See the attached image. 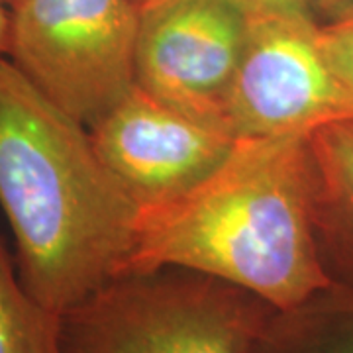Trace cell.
I'll return each mask as SVG.
<instances>
[{
	"mask_svg": "<svg viewBox=\"0 0 353 353\" xmlns=\"http://www.w3.org/2000/svg\"><path fill=\"white\" fill-rule=\"evenodd\" d=\"M8 41V6L0 2V55L6 53Z\"/></svg>",
	"mask_w": 353,
	"mask_h": 353,
	"instance_id": "5bb4252c",
	"label": "cell"
},
{
	"mask_svg": "<svg viewBox=\"0 0 353 353\" xmlns=\"http://www.w3.org/2000/svg\"><path fill=\"white\" fill-rule=\"evenodd\" d=\"M238 2H240L241 6H243V10L250 14V16L285 14V16L314 18L308 0H238Z\"/></svg>",
	"mask_w": 353,
	"mask_h": 353,
	"instance_id": "7c38bea8",
	"label": "cell"
},
{
	"mask_svg": "<svg viewBox=\"0 0 353 353\" xmlns=\"http://www.w3.org/2000/svg\"><path fill=\"white\" fill-rule=\"evenodd\" d=\"M138 2V6H143V4H148V2H152V0H136Z\"/></svg>",
	"mask_w": 353,
	"mask_h": 353,
	"instance_id": "2e32d148",
	"label": "cell"
},
{
	"mask_svg": "<svg viewBox=\"0 0 353 353\" xmlns=\"http://www.w3.org/2000/svg\"><path fill=\"white\" fill-rule=\"evenodd\" d=\"M163 267L220 279L277 310L332 287L312 226L306 134L240 139L196 189L141 206L122 275Z\"/></svg>",
	"mask_w": 353,
	"mask_h": 353,
	"instance_id": "7a4b0ae2",
	"label": "cell"
},
{
	"mask_svg": "<svg viewBox=\"0 0 353 353\" xmlns=\"http://www.w3.org/2000/svg\"><path fill=\"white\" fill-rule=\"evenodd\" d=\"M318 24H332L353 16V0H308Z\"/></svg>",
	"mask_w": 353,
	"mask_h": 353,
	"instance_id": "4fadbf2b",
	"label": "cell"
},
{
	"mask_svg": "<svg viewBox=\"0 0 353 353\" xmlns=\"http://www.w3.org/2000/svg\"><path fill=\"white\" fill-rule=\"evenodd\" d=\"M306 157L322 263L336 283L353 287V118L308 132Z\"/></svg>",
	"mask_w": 353,
	"mask_h": 353,
	"instance_id": "ba28073f",
	"label": "cell"
},
{
	"mask_svg": "<svg viewBox=\"0 0 353 353\" xmlns=\"http://www.w3.org/2000/svg\"><path fill=\"white\" fill-rule=\"evenodd\" d=\"M0 353H61L59 314L22 287L14 255L0 234Z\"/></svg>",
	"mask_w": 353,
	"mask_h": 353,
	"instance_id": "30bf717a",
	"label": "cell"
},
{
	"mask_svg": "<svg viewBox=\"0 0 353 353\" xmlns=\"http://www.w3.org/2000/svg\"><path fill=\"white\" fill-rule=\"evenodd\" d=\"M248 28L250 14L238 0H152L139 6L136 85L228 130V97Z\"/></svg>",
	"mask_w": 353,
	"mask_h": 353,
	"instance_id": "8992f818",
	"label": "cell"
},
{
	"mask_svg": "<svg viewBox=\"0 0 353 353\" xmlns=\"http://www.w3.org/2000/svg\"><path fill=\"white\" fill-rule=\"evenodd\" d=\"M250 353H353V287L334 283L273 310Z\"/></svg>",
	"mask_w": 353,
	"mask_h": 353,
	"instance_id": "9c48e42d",
	"label": "cell"
},
{
	"mask_svg": "<svg viewBox=\"0 0 353 353\" xmlns=\"http://www.w3.org/2000/svg\"><path fill=\"white\" fill-rule=\"evenodd\" d=\"M318 41L332 71L353 94V16L320 24Z\"/></svg>",
	"mask_w": 353,
	"mask_h": 353,
	"instance_id": "8fae6325",
	"label": "cell"
},
{
	"mask_svg": "<svg viewBox=\"0 0 353 353\" xmlns=\"http://www.w3.org/2000/svg\"><path fill=\"white\" fill-rule=\"evenodd\" d=\"M88 132L139 208L196 189L240 143L226 128L181 112L138 85Z\"/></svg>",
	"mask_w": 353,
	"mask_h": 353,
	"instance_id": "52a82bcc",
	"label": "cell"
},
{
	"mask_svg": "<svg viewBox=\"0 0 353 353\" xmlns=\"http://www.w3.org/2000/svg\"><path fill=\"white\" fill-rule=\"evenodd\" d=\"M273 306L196 271L112 279L59 314L61 353H250Z\"/></svg>",
	"mask_w": 353,
	"mask_h": 353,
	"instance_id": "3957f363",
	"label": "cell"
},
{
	"mask_svg": "<svg viewBox=\"0 0 353 353\" xmlns=\"http://www.w3.org/2000/svg\"><path fill=\"white\" fill-rule=\"evenodd\" d=\"M318 30L314 18L250 16L226 104V126L236 138L296 136L353 118V94L326 61Z\"/></svg>",
	"mask_w": 353,
	"mask_h": 353,
	"instance_id": "5b68a950",
	"label": "cell"
},
{
	"mask_svg": "<svg viewBox=\"0 0 353 353\" xmlns=\"http://www.w3.org/2000/svg\"><path fill=\"white\" fill-rule=\"evenodd\" d=\"M0 2H2V4H6V6L10 8V6H14V4H16V2H20V0H0Z\"/></svg>",
	"mask_w": 353,
	"mask_h": 353,
	"instance_id": "9a60e30c",
	"label": "cell"
},
{
	"mask_svg": "<svg viewBox=\"0 0 353 353\" xmlns=\"http://www.w3.org/2000/svg\"><path fill=\"white\" fill-rule=\"evenodd\" d=\"M0 206L26 292L61 314L120 277L139 206L90 132L0 55Z\"/></svg>",
	"mask_w": 353,
	"mask_h": 353,
	"instance_id": "6da1fadb",
	"label": "cell"
},
{
	"mask_svg": "<svg viewBox=\"0 0 353 353\" xmlns=\"http://www.w3.org/2000/svg\"><path fill=\"white\" fill-rule=\"evenodd\" d=\"M138 28L136 0H20L4 57L90 130L136 85Z\"/></svg>",
	"mask_w": 353,
	"mask_h": 353,
	"instance_id": "277c9868",
	"label": "cell"
}]
</instances>
